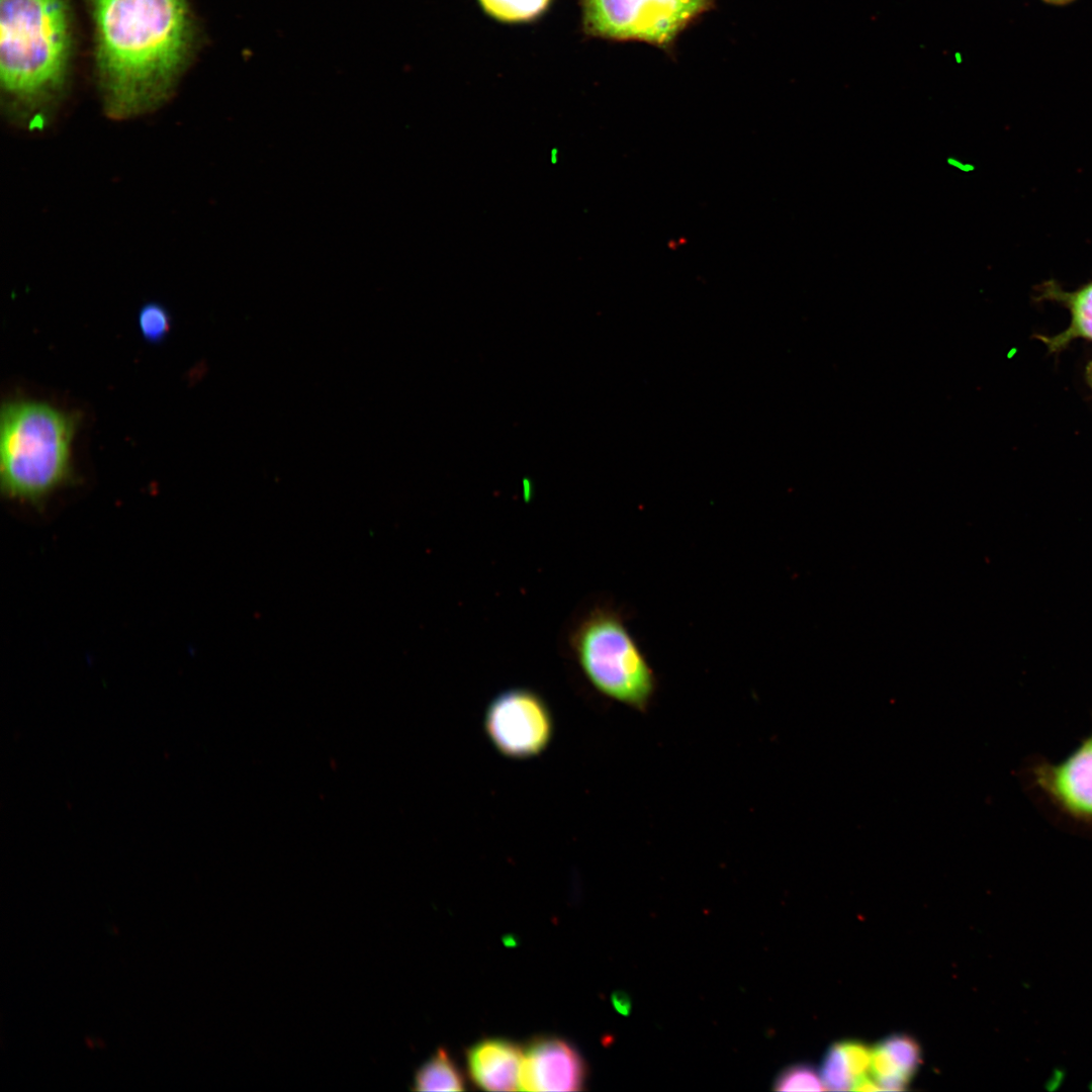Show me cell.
Masks as SVG:
<instances>
[{"instance_id":"obj_1","label":"cell","mask_w":1092,"mask_h":1092,"mask_svg":"<svg viewBox=\"0 0 1092 1092\" xmlns=\"http://www.w3.org/2000/svg\"><path fill=\"white\" fill-rule=\"evenodd\" d=\"M106 110L132 116L163 102L192 57L196 30L186 0H87Z\"/></svg>"},{"instance_id":"obj_2","label":"cell","mask_w":1092,"mask_h":1092,"mask_svg":"<svg viewBox=\"0 0 1092 1092\" xmlns=\"http://www.w3.org/2000/svg\"><path fill=\"white\" fill-rule=\"evenodd\" d=\"M73 35L70 0H0V80L10 104L32 112L61 95Z\"/></svg>"},{"instance_id":"obj_3","label":"cell","mask_w":1092,"mask_h":1092,"mask_svg":"<svg viewBox=\"0 0 1092 1092\" xmlns=\"http://www.w3.org/2000/svg\"><path fill=\"white\" fill-rule=\"evenodd\" d=\"M76 423L74 415L48 403H4L0 425L2 493L41 509L49 495L71 483V444Z\"/></svg>"},{"instance_id":"obj_4","label":"cell","mask_w":1092,"mask_h":1092,"mask_svg":"<svg viewBox=\"0 0 1092 1092\" xmlns=\"http://www.w3.org/2000/svg\"><path fill=\"white\" fill-rule=\"evenodd\" d=\"M567 641L598 693L639 712L649 708L657 678L620 609L607 603L592 607L573 624Z\"/></svg>"},{"instance_id":"obj_5","label":"cell","mask_w":1092,"mask_h":1092,"mask_svg":"<svg viewBox=\"0 0 1092 1092\" xmlns=\"http://www.w3.org/2000/svg\"><path fill=\"white\" fill-rule=\"evenodd\" d=\"M585 35L641 41L671 55L679 35L716 0H577Z\"/></svg>"},{"instance_id":"obj_6","label":"cell","mask_w":1092,"mask_h":1092,"mask_svg":"<svg viewBox=\"0 0 1092 1092\" xmlns=\"http://www.w3.org/2000/svg\"><path fill=\"white\" fill-rule=\"evenodd\" d=\"M484 733L504 757L526 760L543 753L555 732L553 714L544 698L529 688H510L487 704Z\"/></svg>"},{"instance_id":"obj_7","label":"cell","mask_w":1092,"mask_h":1092,"mask_svg":"<svg viewBox=\"0 0 1092 1092\" xmlns=\"http://www.w3.org/2000/svg\"><path fill=\"white\" fill-rule=\"evenodd\" d=\"M1035 787L1063 814L1092 825V731L1064 760L1036 761L1030 769Z\"/></svg>"},{"instance_id":"obj_8","label":"cell","mask_w":1092,"mask_h":1092,"mask_svg":"<svg viewBox=\"0 0 1092 1092\" xmlns=\"http://www.w3.org/2000/svg\"><path fill=\"white\" fill-rule=\"evenodd\" d=\"M586 1076L575 1048L556 1036L533 1039L523 1053L519 1076L522 1091H580Z\"/></svg>"},{"instance_id":"obj_9","label":"cell","mask_w":1092,"mask_h":1092,"mask_svg":"<svg viewBox=\"0 0 1092 1092\" xmlns=\"http://www.w3.org/2000/svg\"><path fill=\"white\" fill-rule=\"evenodd\" d=\"M522 1059L520 1046L505 1038H484L466 1052L471 1080L487 1091L518 1090Z\"/></svg>"},{"instance_id":"obj_10","label":"cell","mask_w":1092,"mask_h":1092,"mask_svg":"<svg viewBox=\"0 0 1092 1092\" xmlns=\"http://www.w3.org/2000/svg\"><path fill=\"white\" fill-rule=\"evenodd\" d=\"M1037 299L1056 301L1069 309V327L1055 336L1036 335L1049 352L1059 353L1076 339L1092 341V281L1073 291L1064 290L1057 282L1046 281L1037 287Z\"/></svg>"},{"instance_id":"obj_11","label":"cell","mask_w":1092,"mask_h":1092,"mask_svg":"<svg viewBox=\"0 0 1092 1092\" xmlns=\"http://www.w3.org/2000/svg\"><path fill=\"white\" fill-rule=\"evenodd\" d=\"M414 1089L418 1091H462L463 1077L446 1050L439 1049L417 1072Z\"/></svg>"},{"instance_id":"obj_12","label":"cell","mask_w":1092,"mask_h":1092,"mask_svg":"<svg viewBox=\"0 0 1092 1092\" xmlns=\"http://www.w3.org/2000/svg\"><path fill=\"white\" fill-rule=\"evenodd\" d=\"M484 12L505 23H523L540 17L552 0H477Z\"/></svg>"},{"instance_id":"obj_13","label":"cell","mask_w":1092,"mask_h":1092,"mask_svg":"<svg viewBox=\"0 0 1092 1092\" xmlns=\"http://www.w3.org/2000/svg\"><path fill=\"white\" fill-rule=\"evenodd\" d=\"M820 1077L826 1090L852 1089L853 1078L840 1043H834L828 1049L822 1063Z\"/></svg>"},{"instance_id":"obj_14","label":"cell","mask_w":1092,"mask_h":1092,"mask_svg":"<svg viewBox=\"0 0 1092 1092\" xmlns=\"http://www.w3.org/2000/svg\"><path fill=\"white\" fill-rule=\"evenodd\" d=\"M778 1091H822L826 1090L817 1071L806 1064H797L784 1069L774 1083Z\"/></svg>"},{"instance_id":"obj_15","label":"cell","mask_w":1092,"mask_h":1092,"mask_svg":"<svg viewBox=\"0 0 1092 1092\" xmlns=\"http://www.w3.org/2000/svg\"><path fill=\"white\" fill-rule=\"evenodd\" d=\"M881 1044L900 1070L911 1078L921 1063L918 1043L909 1035L894 1034L886 1037Z\"/></svg>"},{"instance_id":"obj_16","label":"cell","mask_w":1092,"mask_h":1092,"mask_svg":"<svg viewBox=\"0 0 1092 1092\" xmlns=\"http://www.w3.org/2000/svg\"><path fill=\"white\" fill-rule=\"evenodd\" d=\"M138 323L144 339L152 343L162 341L169 333L171 326L167 309L155 302L142 307Z\"/></svg>"},{"instance_id":"obj_17","label":"cell","mask_w":1092,"mask_h":1092,"mask_svg":"<svg viewBox=\"0 0 1092 1092\" xmlns=\"http://www.w3.org/2000/svg\"><path fill=\"white\" fill-rule=\"evenodd\" d=\"M840 1044L845 1054L853 1082L864 1077L871 1068L872 1051L864 1043L857 1040H846L840 1042Z\"/></svg>"},{"instance_id":"obj_18","label":"cell","mask_w":1092,"mask_h":1092,"mask_svg":"<svg viewBox=\"0 0 1092 1092\" xmlns=\"http://www.w3.org/2000/svg\"><path fill=\"white\" fill-rule=\"evenodd\" d=\"M871 1068L878 1082L892 1076L900 1074L906 1075L900 1070L882 1044H879L872 1050Z\"/></svg>"},{"instance_id":"obj_19","label":"cell","mask_w":1092,"mask_h":1092,"mask_svg":"<svg viewBox=\"0 0 1092 1092\" xmlns=\"http://www.w3.org/2000/svg\"><path fill=\"white\" fill-rule=\"evenodd\" d=\"M852 1089L857 1090V1091H878V1090H882V1088L880 1087V1085L878 1083L872 1081L867 1076L855 1080L853 1082Z\"/></svg>"},{"instance_id":"obj_20","label":"cell","mask_w":1092,"mask_h":1092,"mask_svg":"<svg viewBox=\"0 0 1092 1092\" xmlns=\"http://www.w3.org/2000/svg\"><path fill=\"white\" fill-rule=\"evenodd\" d=\"M613 1003H614V1006L616 1007V1009L619 1012H621L623 1014H628L629 1013L630 1006H631L630 1003L631 1002H630L629 997L626 994H624L622 992L616 993L613 996Z\"/></svg>"},{"instance_id":"obj_21","label":"cell","mask_w":1092,"mask_h":1092,"mask_svg":"<svg viewBox=\"0 0 1092 1092\" xmlns=\"http://www.w3.org/2000/svg\"><path fill=\"white\" fill-rule=\"evenodd\" d=\"M1063 1078H1064L1063 1072L1061 1070H1055L1054 1073H1053L1052 1078L1046 1082V1086L1049 1087L1050 1090L1053 1091V1090L1058 1088V1086H1059V1084H1061V1081H1062Z\"/></svg>"},{"instance_id":"obj_22","label":"cell","mask_w":1092,"mask_h":1092,"mask_svg":"<svg viewBox=\"0 0 1092 1092\" xmlns=\"http://www.w3.org/2000/svg\"><path fill=\"white\" fill-rule=\"evenodd\" d=\"M1086 378H1087V381H1088V383H1089V385H1090V387L1092 389V361L1087 365Z\"/></svg>"},{"instance_id":"obj_23","label":"cell","mask_w":1092,"mask_h":1092,"mask_svg":"<svg viewBox=\"0 0 1092 1092\" xmlns=\"http://www.w3.org/2000/svg\"><path fill=\"white\" fill-rule=\"evenodd\" d=\"M1043 1H1045L1048 3H1051V4H1055V5H1063V4L1070 3L1073 0H1043Z\"/></svg>"},{"instance_id":"obj_24","label":"cell","mask_w":1092,"mask_h":1092,"mask_svg":"<svg viewBox=\"0 0 1092 1092\" xmlns=\"http://www.w3.org/2000/svg\"><path fill=\"white\" fill-rule=\"evenodd\" d=\"M1090 1089L1092 1090V1083H1091V1085H1090Z\"/></svg>"}]
</instances>
